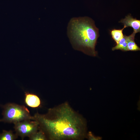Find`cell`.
<instances>
[{"label":"cell","mask_w":140,"mask_h":140,"mask_svg":"<svg viewBox=\"0 0 140 140\" xmlns=\"http://www.w3.org/2000/svg\"><path fill=\"white\" fill-rule=\"evenodd\" d=\"M32 120L38 123L47 139L81 140L87 135L85 119L67 102L49 109L45 114L37 113Z\"/></svg>","instance_id":"cell-1"},{"label":"cell","mask_w":140,"mask_h":140,"mask_svg":"<svg viewBox=\"0 0 140 140\" xmlns=\"http://www.w3.org/2000/svg\"><path fill=\"white\" fill-rule=\"evenodd\" d=\"M67 34L74 49L89 55H96L95 47L99 35V29L91 18H72L68 25Z\"/></svg>","instance_id":"cell-2"},{"label":"cell","mask_w":140,"mask_h":140,"mask_svg":"<svg viewBox=\"0 0 140 140\" xmlns=\"http://www.w3.org/2000/svg\"><path fill=\"white\" fill-rule=\"evenodd\" d=\"M3 118L0 121L14 123L26 120H32L30 111L25 106L9 103L3 106Z\"/></svg>","instance_id":"cell-3"},{"label":"cell","mask_w":140,"mask_h":140,"mask_svg":"<svg viewBox=\"0 0 140 140\" xmlns=\"http://www.w3.org/2000/svg\"><path fill=\"white\" fill-rule=\"evenodd\" d=\"M26 120L14 123L16 134L23 140L26 137H29L39 129L38 123L36 121Z\"/></svg>","instance_id":"cell-4"},{"label":"cell","mask_w":140,"mask_h":140,"mask_svg":"<svg viewBox=\"0 0 140 140\" xmlns=\"http://www.w3.org/2000/svg\"><path fill=\"white\" fill-rule=\"evenodd\" d=\"M124 25L125 28L131 27L133 29V32L135 33L140 32V20L133 18L130 15H128L119 22Z\"/></svg>","instance_id":"cell-5"},{"label":"cell","mask_w":140,"mask_h":140,"mask_svg":"<svg viewBox=\"0 0 140 140\" xmlns=\"http://www.w3.org/2000/svg\"><path fill=\"white\" fill-rule=\"evenodd\" d=\"M25 101L27 106L33 108L39 107L41 101L39 97L36 94L28 92H25Z\"/></svg>","instance_id":"cell-6"},{"label":"cell","mask_w":140,"mask_h":140,"mask_svg":"<svg viewBox=\"0 0 140 140\" xmlns=\"http://www.w3.org/2000/svg\"><path fill=\"white\" fill-rule=\"evenodd\" d=\"M136 33L133 32L128 36L127 42V51H139L140 48L135 43L134 41Z\"/></svg>","instance_id":"cell-7"},{"label":"cell","mask_w":140,"mask_h":140,"mask_svg":"<svg viewBox=\"0 0 140 140\" xmlns=\"http://www.w3.org/2000/svg\"><path fill=\"white\" fill-rule=\"evenodd\" d=\"M128 38V36L124 35V37L117 44L115 47L112 48V50H120L123 51H127V42Z\"/></svg>","instance_id":"cell-8"},{"label":"cell","mask_w":140,"mask_h":140,"mask_svg":"<svg viewBox=\"0 0 140 140\" xmlns=\"http://www.w3.org/2000/svg\"><path fill=\"white\" fill-rule=\"evenodd\" d=\"M18 137L17 134H14L12 130H3L2 133L0 134V140H14Z\"/></svg>","instance_id":"cell-9"},{"label":"cell","mask_w":140,"mask_h":140,"mask_svg":"<svg viewBox=\"0 0 140 140\" xmlns=\"http://www.w3.org/2000/svg\"><path fill=\"white\" fill-rule=\"evenodd\" d=\"M125 28L124 27L121 29H114L111 31L110 33L112 37L117 44L123 37V31Z\"/></svg>","instance_id":"cell-10"},{"label":"cell","mask_w":140,"mask_h":140,"mask_svg":"<svg viewBox=\"0 0 140 140\" xmlns=\"http://www.w3.org/2000/svg\"><path fill=\"white\" fill-rule=\"evenodd\" d=\"M30 140H45L47 139L43 132L40 129L32 135L29 137Z\"/></svg>","instance_id":"cell-11"},{"label":"cell","mask_w":140,"mask_h":140,"mask_svg":"<svg viewBox=\"0 0 140 140\" xmlns=\"http://www.w3.org/2000/svg\"><path fill=\"white\" fill-rule=\"evenodd\" d=\"M86 137L89 140H101L102 137L99 136H96L91 132L89 131L87 134Z\"/></svg>","instance_id":"cell-12"}]
</instances>
